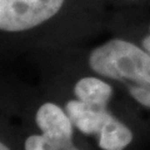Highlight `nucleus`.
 Returning <instances> with one entry per match:
<instances>
[{"instance_id": "obj_4", "label": "nucleus", "mask_w": 150, "mask_h": 150, "mask_svg": "<svg viewBox=\"0 0 150 150\" xmlns=\"http://www.w3.org/2000/svg\"><path fill=\"white\" fill-rule=\"evenodd\" d=\"M65 111L75 128L86 135L99 133L103 121L109 112L106 108L88 104L79 99L68 101Z\"/></svg>"}, {"instance_id": "obj_11", "label": "nucleus", "mask_w": 150, "mask_h": 150, "mask_svg": "<svg viewBox=\"0 0 150 150\" xmlns=\"http://www.w3.org/2000/svg\"><path fill=\"white\" fill-rule=\"evenodd\" d=\"M0 150H10V149H9L4 143H1V144H0Z\"/></svg>"}, {"instance_id": "obj_2", "label": "nucleus", "mask_w": 150, "mask_h": 150, "mask_svg": "<svg viewBox=\"0 0 150 150\" xmlns=\"http://www.w3.org/2000/svg\"><path fill=\"white\" fill-rule=\"evenodd\" d=\"M64 0H0V29L19 33L53 18Z\"/></svg>"}, {"instance_id": "obj_5", "label": "nucleus", "mask_w": 150, "mask_h": 150, "mask_svg": "<svg viewBox=\"0 0 150 150\" xmlns=\"http://www.w3.org/2000/svg\"><path fill=\"white\" fill-rule=\"evenodd\" d=\"M99 146L103 150H124L133 140L131 130L108 112L99 130Z\"/></svg>"}, {"instance_id": "obj_7", "label": "nucleus", "mask_w": 150, "mask_h": 150, "mask_svg": "<svg viewBox=\"0 0 150 150\" xmlns=\"http://www.w3.org/2000/svg\"><path fill=\"white\" fill-rule=\"evenodd\" d=\"M71 144H74L73 139H59L45 134H35L25 140L24 150H63Z\"/></svg>"}, {"instance_id": "obj_10", "label": "nucleus", "mask_w": 150, "mask_h": 150, "mask_svg": "<svg viewBox=\"0 0 150 150\" xmlns=\"http://www.w3.org/2000/svg\"><path fill=\"white\" fill-rule=\"evenodd\" d=\"M63 150H79L76 146H75L74 144H71V145H69L68 148H65V149H63Z\"/></svg>"}, {"instance_id": "obj_8", "label": "nucleus", "mask_w": 150, "mask_h": 150, "mask_svg": "<svg viewBox=\"0 0 150 150\" xmlns=\"http://www.w3.org/2000/svg\"><path fill=\"white\" fill-rule=\"evenodd\" d=\"M130 95L137 100L139 104L145 108H150V85L149 84H138L129 89Z\"/></svg>"}, {"instance_id": "obj_1", "label": "nucleus", "mask_w": 150, "mask_h": 150, "mask_svg": "<svg viewBox=\"0 0 150 150\" xmlns=\"http://www.w3.org/2000/svg\"><path fill=\"white\" fill-rule=\"evenodd\" d=\"M89 65L101 76L150 85V53L130 41L114 39L98 46Z\"/></svg>"}, {"instance_id": "obj_9", "label": "nucleus", "mask_w": 150, "mask_h": 150, "mask_svg": "<svg viewBox=\"0 0 150 150\" xmlns=\"http://www.w3.org/2000/svg\"><path fill=\"white\" fill-rule=\"evenodd\" d=\"M143 48L150 53V31H149V34L143 39Z\"/></svg>"}, {"instance_id": "obj_6", "label": "nucleus", "mask_w": 150, "mask_h": 150, "mask_svg": "<svg viewBox=\"0 0 150 150\" xmlns=\"http://www.w3.org/2000/svg\"><path fill=\"white\" fill-rule=\"evenodd\" d=\"M75 98L88 104L106 108L108 101L112 95V88L101 79L85 76L74 86Z\"/></svg>"}, {"instance_id": "obj_3", "label": "nucleus", "mask_w": 150, "mask_h": 150, "mask_svg": "<svg viewBox=\"0 0 150 150\" xmlns=\"http://www.w3.org/2000/svg\"><path fill=\"white\" fill-rule=\"evenodd\" d=\"M35 123L41 133L51 138L73 139V123L67 111L54 103H45L38 109Z\"/></svg>"}]
</instances>
